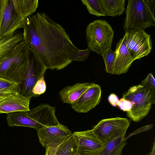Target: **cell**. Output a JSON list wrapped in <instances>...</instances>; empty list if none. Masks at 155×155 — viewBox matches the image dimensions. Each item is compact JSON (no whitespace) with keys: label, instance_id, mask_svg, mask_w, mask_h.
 <instances>
[{"label":"cell","instance_id":"44dd1931","mask_svg":"<svg viewBox=\"0 0 155 155\" xmlns=\"http://www.w3.org/2000/svg\"><path fill=\"white\" fill-rule=\"evenodd\" d=\"M18 83L0 78V101L9 96L19 93Z\"/></svg>","mask_w":155,"mask_h":155},{"label":"cell","instance_id":"52a82bcc","mask_svg":"<svg viewBox=\"0 0 155 155\" xmlns=\"http://www.w3.org/2000/svg\"><path fill=\"white\" fill-rule=\"evenodd\" d=\"M130 123V121L125 118L117 117L104 119L95 125L92 130L104 144L126 135Z\"/></svg>","mask_w":155,"mask_h":155},{"label":"cell","instance_id":"603a6c76","mask_svg":"<svg viewBox=\"0 0 155 155\" xmlns=\"http://www.w3.org/2000/svg\"><path fill=\"white\" fill-rule=\"evenodd\" d=\"M116 54L115 51H113L111 48L106 50L101 55L104 60L106 71L108 73L112 74Z\"/></svg>","mask_w":155,"mask_h":155},{"label":"cell","instance_id":"8992f818","mask_svg":"<svg viewBox=\"0 0 155 155\" xmlns=\"http://www.w3.org/2000/svg\"><path fill=\"white\" fill-rule=\"evenodd\" d=\"M47 69L35 52L30 48L28 62L24 79L18 84L19 93L31 98L37 97L32 92L33 88L36 82L43 76Z\"/></svg>","mask_w":155,"mask_h":155},{"label":"cell","instance_id":"ffe728a7","mask_svg":"<svg viewBox=\"0 0 155 155\" xmlns=\"http://www.w3.org/2000/svg\"><path fill=\"white\" fill-rule=\"evenodd\" d=\"M55 155H78V146L72 134L56 149Z\"/></svg>","mask_w":155,"mask_h":155},{"label":"cell","instance_id":"d4e9b609","mask_svg":"<svg viewBox=\"0 0 155 155\" xmlns=\"http://www.w3.org/2000/svg\"><path fill=\"white\" fill-rule=\"evenodd\" d=\"M90 51L87 48L86 49H79L74 56L72 61H86L90 54Z\"/></svg>","mask_w":155,"mask_h":155},{"label":"cell","instance_id":"7a4b0ae2","mask_svg":"<svg viewBox=\"0 0 155 155\" xmlns=\"http://www.w3.org/2000/svg\"><path fill=\"white\" fill-rule=\"evenodd\" d=\"M154 0H129L123 26L125 31H144L155 26Z\"/></svg>","mask_w":155,"mask_h":155},{"label":"cell","instance_id":"4316f807","mask_svg":"<svg viewBox=\"0 0 155 155\" xmlns=\"http://www.w3.org/2000/svg\"><path fill=\"white\" fill-rule=\"evenodd\" d=\"M117 106L121 110L127 112L130 111L131 109L133 104L131 101L122 97L117 102Z\"/></svg>","mask_w":155,"mask_h":155},{"label":"cell","instance_id":"484cf974","mask_svg":"<svg viewBox=\"0 0 155 155\" xmlns=\"http://www.w3.org/2000/svg\"><path fill=\"white\" fill-rule=\"evenodd\" d=\"M141 84L150 88L155 94V80L152 73H149L146 78L142 81Z\"/></svg>","mask_w":155,"mask_h":155},{"label":"cell","instance_id":"3957f363","mask_svg":"<svg viewBox=\"0 0 155 155\" xmlns=\"http://www.w3.org/2000/svg\"><path fill=\"white\" fill-rule=\"evenodd\" d=\"M30 48L23 40L0 59V78L20 83L27 66Z\"/></svg>","mask_w":155,"mask_h":155},{"label":"cell","instance_id":"7402d4cb","mask_svg":"<svg viewBox=\"0 0 155 155\" xmlns=\"http://www.w3.org/2000/svg\"><path fill=\"white\" fill-rule=\"evenodd\" d=\"M90 14L97 16H105L101 0H81Z\"/></svg>","mask_w":155,"mask_h":155},{"label":"cell","instance_id":"9c48e42d","mask_svg":"<svg viewBox=\"0 0 155 155\" xmlns=\"http://www.w3.org/2000/svg\"><path fill=\"white\" fill-rule=\"evenodd\" d=\"M151 35L139 30L125 31L123 37L127 49L135 61L147 56L152 49Z\"/></svg>","mask_w":155,"mask_h":155},{"label":"cell","instance_id":"ac0fdd59","mask_svg":"<svg viewBox=\"0 0 155 155\" xmlns=\"http://www.w3.org/2000/svg\"><path fill=\"white\" fill-rule=\"evenodd\" d=\"M105 16H120L125 10V0H101Z\"/></svg>","mask_w":155,"mask_h":155},{"label":"cell","instance_id":"cb8c5ba5","mask_svg":"<svg viewBox=\"0 0 155 155\" xmlns=\"http://www.w3.org/2000/svg\"><path fill=\"white\" fill-rule=\"evenodd\" d=\"M46 89V84L44 77L43 76L36 82L33 88L32 92L34 94L38 97L44 93Z\"/></svg>","mask_w":155,"mask_h":155},{"label":"cell","instance_id":"277c9868","mask_svg":"<svg viewBox=\"0 0 155 155\" xmlns=\"http://www.w3.org/2000/svg\"><path fill=\"white\" fill-rule=\"evenodd\" d=\"M154 97L150 88L141 84L130 87L123 95L133 104L130 110L126 112L127 117L134 122L140 121L149 113L154 103Z\"/></svg>","mask_w":155,"mask_h":155},{"label":"cell","instance_id":"4fadbf2b","mask_svg":"<svg viewBox=\"0 0 155 155\" xmlns=\"http://www.w3.org/2000/svg\"><path fill=\"white\" fill-rule=\"evenodd\" d=\"M115 51L116 54L112 74L120 75L125 74L134 60L127 49L124 38L117 43Z\"/></svg>","mask_w":155,"mask_h":155},{"label":"cell","instance_id":"6da1fadb","mask_svg":"<svg viewBox=\"0 0 155 155\" xmlns=\"http://www.w3.org/2000/svg\"><path fill=\"white\" fill-rule=\"evenodd\" d=\"M23 29V40L47 69L64 68L79 49L64 28L45 12L28 17Z\"/></svg>","mask_w":155,"mask_h":155},{"label":"cell","instance_id":"9a60e30c","mask_svg":"<svg viewBox=\"0 0 155 155\" xmlns=\"http://www.w3.org/2000/svg\"><path fill=\"white\" fill-rule=\"evenodd\" d=\"M90 84L89 83H78L72 86L65 87L59 92L62 101L64 103L73 104L89 87Z\"/></svg>","mask_w":155,"mask_h":155},{"label":"cell","instance_id":"8fae6325","mask_svg":"<svg viewBox=\"0 0 155 155\" xmlns=\"http://www.w3.org/2000/svg\"><path fill=\"white\" fill-rule=\"evenodd\" d=\"M72 134L77 144L78 155H98L104 148V144L92 129Z\"/></svg>","mask_w":155,"mask_h":155},{"label":"cell","instance_id":"2e32d148","mask_svg":"<svg viewBox=\"0 0 155 155\" xmlns=\"http://www.w3.org/2000/svg\"><path fill=\"white\" fill-rule=\"evenodd\" d=\"M12 0L15 11L25 19L33 14L38 6V0Z\"/></svg>","mask_w":155,"mask_h":155},{"label":"cell","instance_id":"7c38bea8","mask_svg":"<svg viewBox=\"0 0 155 155\" xmlns=\"http://www.w3.org/2000/svg\"><path fill=\"white\" fill-rule=\"evenodd\" d=\"M101 94L100 86L97 84L90 83L78 99L71 104L72 108L78 113H87L99 104Z\"/></svg>","mask_w":155,"mask_h":155},{"label":"cell","instance_id":"f546056e","mask_svg":"<svg viewBox=\"0 0 155 155\" xmlns=\"http://www.w3.org/2000/svg\"><path fill=\"white\" fill-rule=\"evenodd\" d=\"M150 155H155V143H153L151 151L149 153Z\"/></svg>","mask_w":155,"mask_h":155},{"label":"cell","instance_id":"4dcf8cb0","mask_svg":"<svg viewBox=\"0 0 155 155\" xmlns=\"http://www.w3.org/2000/svg\"><path fill=\"white\" fill-rule=\"evenodd\" d=\"M2 0H0V12H1V5Z\"/></svg>","mask_w":155,"mask_h":155},{"label":"cell","instance_id":"f1b7e54d","mask_svg":"<svg viewBox=\"0 0 155 155\" xmlns=\"http://www.w3.org/2000/svg\"><path fill=\"white\" fill-rule=\"evenodd\" d=\"M56 148L46 149V152L45 155H55V153Z\"/></svg>","mask_w":155,"mask_h":155},{"label":"cell","instance_id":"d6986e66","mask_svg":"<svg viewBox=\"0 0 155 155\" xmlns=\"http://www.w3.org/2000/svg\"><path fill=\"white\" fill-rule=\"evenodd\" d=\"M23 32L16 31L12 35L0 40V59L23 41Z\"/></svg>","mask_w":155,"mask_h":155},{"label":"cell","instance_id":"30bf717a","mask_svg":"<svg viewBox=\"0 0 155 155\" xmlns=\"http://www.w3.org/2000/svg\"><path fill=\"white\" fill-rule=\"evenodd\" d=\"M37 131L40 143L45 149L57 148L72 134L67 127L60 124L43 127Z\"/></svg>","mask_w":155,"mask_h":155},{"label":"cell","instance_id":"ba28073f","mask_svg":"<svg viewBox=\"0 0 155 155\" xmlns=\"http://www.w3.org/2000/svg\"><path fill=\"white\" fill-rule=\"evenodd\" d=\"M27 18H23L16 12L12 0H2L0 40L12 36L18 29L24 28Z\"/></svg>","mask_w":155,"mask_h":155},{"label":"cell","instance_id":"5bb4252c","mask_svg":"<svg viewBox=\"0 0 155 155\" xmlns=\"http://www.w3.org/2000/svg\"><path fill=\"white\" fill-rule=\"evenodd\" d=\"M31 98L18 93L0 101V114L29 111L30 102Z\"/></svg>","mask_w":155,"mask_h":155},{"label":"cell","instance_id":"83f0119b","mask_svg":"<svg viewBox=\"0 0 155 155\" xmlns=\"http://www.w3.org/2000/svg\"><path fill=\"white\" fill-rule=\"evenodd\" d=\"M108 99L109 102L112 106L114 107L117 106V103L119 99L115 94H111L108 96Z\"/></svg>","mask_w":155,"mask_h":155},{"label":"cell","instance_id":"5b68a950","mask_svg":"<svg viewBox=\"0 0 155 155\" xmlns=\"http://www.w3.org/2000/svg\"><path fill=\"white\" fill-rule=\"evenodd\" d=\"M87 48L101 55L111 48L114 31L110 24L104 20H97L90 24L86 29Z\"/></svg>","mask_w":155,"mask_h":155},{"label":"cell","instance_id":"e0dca14e","mask_svg":"<svg viewBox=\"0 0 155 155\" xmlns=\"http://www.w3.org/2000/svg\"><path fill=\"white\" fill-rule=\"evenodd\" d=\"M125 135L121 136L104 143V148L98 155H122L123 149L127 144Z\"/></svg>","mask_w":155,"mask_h":155}]
</instances>
